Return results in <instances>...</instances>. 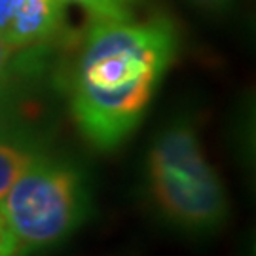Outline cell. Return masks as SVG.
Masks as SVG:
<instances>
[{
    "label": "cell",
    "instance_id": "1",
    "mask_svg": "<svg viewBox=\"0 0 256 256\" xmlns=\"http://www.w3.org/2000/svg\"><path fill=\"white\" fill-rule=\"evenodd\" d=\"M176 52L167 19L95 21L72 90V114L93 146L110 150L133 133Z\"/></svg>",
    "mask_w": 256,
    "mask_h": 256
},
{
    "label": "cell",
    "instance_id": "2",
    "mask_svg": "<svg viewBox=\"0 0 256 256\" xmlns=\"http://www.w3.org/2000/svg\"><path fill=\"white\" fill-rule=\"evenodd\" d=\"M148 173L156 202L176 224L203 232L224 222L226 192L188 124L171 126L156 138L148 156Z\"/></svg>",
    "mask_w": 256,
    "mask_h": 256
},
{
    "label": "cell",
    "instance_id": "3",
    "mask_svg": "<svg viewBox=\"0 0 256 256\" xmlns=\"http://www.w3.org/2000/svg\"><path fill=\"white\" fill-rule=\"evenodd\" d=\"M86 192L72 167L34 158L6 198L0 216L12 230L19 250L54 245L80 226Z\"/></svg>",
    "mask_w": 256,
    "mask_h": 256
},
{
    "label": "cell",
    "instance_id": "4",
    "mask_svg": "<svg viewBox=\"0 0 256 256\" xmlns=\"http://www.w3.org/2000/svg\"><path fill=\"white\" fill-rule=\"evenodd\" d=\"M63 19V0H0V36L12 52L50 40Z\"/></svg>",
    "mask_w": 256,
    "mask_h": 256
},
{
    "label": "cell",
    "instance_id": "5",
    "mask_svg": "<svg viewBox=\"0 0 256 256\" xmlns=\"http://www.w3.org/2000/svg\"><path fill=\"white\" fill-rule=\"evenodd\" d=\"M36 154L19 146L12 140H0V202L6 198L10 188L25 173Z\"/></svg>",
    "mask_w": 256,
    "mask_h": 256
},
{
    "label": "cell",
    "instance_id": "6",
    "mask_svg": "<svg viewBox=\"0 0 256 256\" xmlns=\"http://www.w3.org/2000/svg\"><path fill=\"white\" fill-rule=\"evenodd\" d=\"M82 6L95 21H129L131 10L129 0H63Z\"/></svg>",
    "mask_w": 256,
    "mask_h": 256
},
{
    "label": "cell",
    "instance_id": "7",
    "mask_svg": "<svg viewBox=\"0 0 256 256\" xmlns=\"http://www.w3.org/2000/svg\"><path fill=\"white\" fill-rule=\"evenodd\" d=\"M19 131L18 104L10 92L0 86V140H12Z\"/></svg>",
    "mask_w": 256,
    "mask_h": 256
},
{
    "label": "cell",
    "instance_id": "8",
    "mask_svg": "<svg viewBox=\"0 0 256 256\" xmlns=\"http://www.w3.org/2000/svg\"><path fill=\"white\" fill-rule=\"evenodd\" d=\"M21 250H19V245L12 230L6 226V222L0 216V256H19Z\"/></svg>",
    "mask_w": 256,
    "mask_h": 256
},
{
    "label": "cell",
    "instance_id": "9",
    "mask_svg": "<svg viewBox=\"0 0 256 256\" xmlns=\"http://www.w3.org/2000/svg\"><path fill=\"white\" fill-rule=\"evenodd\" d=\"M194 4H198L200 8L210 10V12H220L224 10L226 6H230L232 0H192Z\"/></svg>",
    "mask_w": 256,
    "mask_h": 256
},
{
    "label": "cell",
    "instance_id": "10",
    "mask_svg": "<svg viewBox=\"0 0 256 256\" xmlns=\"http://www.w3.org/2000/svg\"><path fill=\"white\" fill-rule=\"evenodd\" d=\"M129 2H133V0H129Z\"/></svg>",
    "mask_w": 256,
    "mask_h": 256
}]
</instances>
